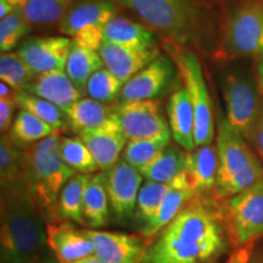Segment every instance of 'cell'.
<instances>
[{
  "mask_svg": "<svg viewBox=\"0 0 263 263\" xmlns=\"http://www.w3.org/2000/svg\"><path fill=\"white\" fill-rule=\"evenodd\" d=\"M229 241L218 201L195 196L147 246L143 263H217Z\"/></svg>",
  "mask_w": 263,
  "mask_h": 263,
  "instance_id": "cell-1",
  "label": "cell"
},
{
  "mask_svg": "<svg viewBox=\"0 0 263 263\" xmlns=\"http://www.w3.org/2000/svg\"><path fill=\"white\" fill-rule=\"evenodd\" d=\"M48 248L47 222L25 183L2 186L0 263H34Z\"/></svg>",
  "mask_w": 263,
  "mask_h": 263,
  "instance_id": "cell-2",
  "label": "cell"
},
{
  "mask_svg": "<svg viewBox=\"0 0 263 263\" xmlns=\"http://www.w3.org/2000/svg\"><path fill=\"white\" fill-rule=\"evenodd\" d=\"M60 132L22 150V174L26 189L45 222L61 221L59 196L76 172L65 162L60 151Z\"/></svg>",
  "mask_w": 263,
  "mask_h": 263,
  "instance_id": "cell-3",
  "label": "cell"
},
{
  "mask_svg": "<svg viewBox=\"0 0 263 263\" xmlns=\"http://www.w3.org/2000/svg\"><path fill=\"white\" fill-rule=\"evenodd\" d=\"M216 146L219 168L213 197L217 201L244 192L263 179V162L227 118L219 121Z\"/></svg>",
  "mask_w": 263,
  "mask_h": 263,
  "instance_id": "cell-4",
  "label": "cell"
},
{
  "mask_svg": "<svg viewBox=\"0 0 263 263\" xmlns=\"http://www.w3.org/2000/svg\"><path fill=\"white\" fill-rule=\"evenodd\" d=\"M134 11L147 25L184 41L200 25L201 11L192 0H115Z\"/></svg>",
  "mask_w": 263,
  "mask_h": 263,
  "instance_id": "cell-5",
  "label": "cell"
},
{
  "mask_svg": "<svg viewBox=\"0 0 263 263\" xmlns=\"http://www.w3.org/2000/svg\"><path fill=\"white\" fill-rule=\"evenodd\" d=\"M168 51L178 67L193 104L195 117V145L202 146L212 144L215 138L212 101L207 90L199 59L193 51L185 49L168 47Z\"/></svg>",
  "mask_w": 263,
  "mask_h": 263,
  "instance_id": "cell-6",
  "label": "cell"
},
{
  "mask_svg": "<svg viewBox=\"0 0 263 263\" xmlns=\"http://www.w3.org/2000/svg\"><path fill=\"white\" fill-rule=\"evenodd\" d=\"M221 201L219 209L233 245L239 248L263 236V179Z\"/></svg>",
  "mask_w": 263,
  "mask_h": 263,
  "instance_id": "cell-7",
  "label": "cell"
},
{
  "mask_svg": "<svg viewBox=\"0 0 263 263\" xmlns=\"http://www.w3.org/2000/svg\"><path fill=\"white\" fill-rule=\"evenodd\" d=\"M221 87L227 121L249 140L262 107L257 81L246 72L229 71L222 77Z\"/></svg>",
  "mask_w": 263,
  "mask_h": 263,
  "instance_id": "cell-8",
  "label": "cell"
},
{
  "mask_svg": "<svg viewBox=\"0 0 263 263\" xmlns=\"http://www.w3.org/2000/svg\"><path fill=\"white\" fill-rule=\"evenodd\" d=\"M226 44L242 57L263 55V6L249 3L229 16L226 26Z\"/></svg>",
  "mask_w": 263,
  "mask_h": 263,
  "instance_id": "cell-9",
  "label": "cell"
},
{
  "mask_svg": "<svg viewBox=\"0 0 263 263\" xmlns=\"http://www.w3.org/2000/svg\"><path fill=\"white\" fill-rule=\"evenodd\" d=\"M103 174L114 216L121 222L132 219L136 213L143 174L123 159H120L111 168L103 171Z\"/></svg>",
  "mask_w": 263,
  "mask_h": 263,
  "instance_id": "cell-10",
  "label": "cell"
},
{
  "mask_svg": "<svg viewBox=\"0 0 263 263\" xmlns=\"http://www.w3.org/2000/svg\"><path fill=\"white\" fill-rule=\"evenodd\" d=\"M114 110L121 132L128 141L153 138L170 129L156 99L120 103Z\"/></svg>",
  "mask_w": 263,
  "mask_h": 263,
  "instance_id": "cell-11",
  "label": "cell"
},
{
  "mask_svg": "<svg viewBox=\"0 0 263 263\" xmlns=\"http://www.w3.org/2000/svg\"><path fill=\"white\" fill-rule=\"evenodd\" d=\"M176 64L167 57H159L124 83L120 103L153 100L168 89L176 74Z\"/></svg>",
  "mask_w": 263,
  "mask_h": 263,
  "instance_id": "cell-12",
  "label": "cell"
},
{
  "mask_svg": "<svg viewBox=\"0 0 263 263\" xmlns=\"http://www.w3.org/2000/svg\"><path fill=\"white\" fill-rule=\"evenodd\" d=\"M93 241L94 255L105 263H143L147 244L141 236L124 233L85 229Z\"/></svg>",
  "mask_w": 263,
  "mask_h": 263,
  "instance_id": "cell-13",
  "label": "cell"
},
{
  "mask_svg": "<svg viewBox=\"0 0 263 263\" xmlns=\"http://www.w3.org/2000/svg\"><path fill=\"white\" fill-rule=\"evenodd\" d=\"M72 39L64 37L32 38L22 43L18 55L35 74L65 70Z\"/></svg>",
  "mask_w": 263,
  "mask_h": 263,
  "instance_id": "cell-14",
  "label": "cell"
},
{
  "mask_svg": "<svg viewBox=\"0 0 263 263\" xmlns=\"http://www.w3.org/2000/svg\"><path fill=\"white\" fill-rule=\"evenodd\" d=\"M48 246L61 263H71L94 255L93 241L85 229H80L68 221L47 224Z\"/></svg>",
  "mask_w": 263,
  "mask_h": 263,
  "instance_id": "cell-15",
  "label": "cell"
},
{
  "mask_svg": "<svg viewBox=\"0 0 263 263\" xmlns=\"http://www.w3.org/2000/svg\"><path fill=\"white\" fill-rule=\"evenodd\" d=\"M118 14L115 0H81L71 5L59 22L61 33L73 38L82 29L91 26H105Z\"/></svg>",
  "mask_w": 263,
  "mask_h": 263,
  "instance_id": "cell-16",
  "label": "cell"
},
{
  "mask_svg": "<svg viewBox=\"0 0 263 263\" xmlns=\"http://www.w3.org/2000/svg\"><path fill=\"white\" fill-rule=\"evenodd\" d=\"M99 54L105 67L120 78L123 83L159 58V50L156 48H127L108 43H104L101 45Z\"/></svg>",
  "mask_w": 263,
  "mask_h": 263,
  "instance_id": "cell-17",
  "label": "cell"
},
{
  "mask_svg": "<svg viewBox=\"0 0 263 263\" xmlns=\"http://www.w3.org/2000/svg\"><path fill=\"white\" fill-rule=\"evenodd\" d=\"M218 150L213 144L196 146L194 150L188 151L185 173L195 196L213 197L218 178Z\"/></svg>",
  "mask_w": 263,
  "mask_h": 263,
  "instance_id": "cell-18",
  "label": "cell"
},
{
  "mask_svg": "<svg viewBox=\"0 0 263 263\" xmlns=\"http://www.w3.org/2000/svg\"><path fill=\"white\" fill-rule=\"evenodd\" d=\"M193 197H195V194H194L188 176L185 172L179 174L177 178L168 183V190L163 197L159 211L149 224L141 228V236L146 241L155 238L164 227L170 224L178 216V213L188 205Z\"/></svg>",
  "mask_w": 263,
  "mask_h": 263,
  "instance_id": "cell-19",
  "label": "cell"
},
{
  "mask_svg": "<svg viewBox=\"0 0 263 263\" xmlns=\"http://www.w3.org/2000/svg\"><path fill=\"white\" fill-rule=\"evenodd\" d=\"M22 90L50 101L64 112L82 99V91L73 84L65 70L39 74Z\"/></svg>",
  "mask_w": 263,
  "mask_h": 263,
  "instance_id": "cell-20",
  "label": "cell"
},
{
  "mask_svg": "<svg viewBox=\"0 0 263 263\" xmlns=\"http://www.w3.org/2000/svg\"><path fill=\"white\" fill-rule=\"evenodd\" d=\"M93 155L99 171H106L120 161L128 140L120 128H100L77 134Z\"/></svg>",
  "mask_w": 263,
  "mask_h": 263,
  "instance_id": "cell-21",
  "label": "cell"
},
{
  "mask_svg": "<svg viewBox=\"0 0 263 263\" xmlns=\"http://www.w3.org/2000/svg\"><path fill=\"white\" fill-rule=\"evenodd\" d=\"M167 112L171 133L177 145L185 151L195 149V117L186 88H180L172 94Z\"/></svg>",
  "mask_w": 263,
  "mask_h": 263,
  "instance_id": "cell-22",
  "label": "cell"
},
{
  "mask_svg": "<svg viewBox=\"0 0 263 263\" xmlns=\"http://www.w3.org/2000/svg\"><path fill=\"white\" fill-rule=\"evenodd\" d=\"M65 114L72 130L77 134L100 128H120L114 107H108L91 98L80 99Z\"/></svg>",
  "mask_w": 263,
  "mask_h": 263,
  "instance_id": "cell-23",
  "label": "cell"
},
{
  "mask_svg": "<svg viewBox=\"0 0 263 263\" xmlns=\"http://www.w3.org/2000/svg\"><path fill=\"white\" fill-rule=\"evenodd\" d=\"M104 43L127 48H155V34L136 22L126 17H116L108 21L104 27Z\"/></svg>",
  "mask_w": 263,
  "mask_h": 263,
  "instance_id": "cell-24",
  "label": "cell"
},
{
  "mask_svg": "<svg viewBox=\"0 0 263 263\" xmlns=\"http://www.w3.org/2000/svg\"><path fill=\"white\" fill-rule=\"evenodd\" d=\"M84 226L90 229L103 228L110 219V201L103 172L90 174L83 200Z\"/></svg>",
  "mask_w": 263,
  "mask_h": 263,
  "instance_id": "cell-25",
  "label": "cell"
},
{
  "mask_svg": "<svg viewBox=\"0 0 263 263\" xmlns=\"http://www.w3.org/2000/svg\"><path fill=\"white\" fill-rule=\"evenodd\" d=\"M188 151L179 145H167L153 162L140 168V173L146 180L170 183L186 171Z\"/></svg>",
  "mask_w": 263,
  "mask_h": 263,
  "instance_id": "cell-26",
  "label": "cell"
},
{
  "mask_svg": "<svg viewBox=\"0 0 263 263\" xmlns=\"http://www.w3.org/2000/svg\"><path fill=\"white\" fill-rule=\"evenodd\" d=\"M103 67L105 66L99 51L81 47L72 41V47L67 61H66L65 71L82 93L85 91L91 74Z\"/></svg>",
  "mask_w": 263,
  "mask_h": 263,
  "instance_id": "cell-27",
  "label": "cell"
},
{
  "mask_svg": "<svg viewBox=\"0 0 263 263\" xmlns=\"http://www.w3.org/2000/svg\"><path fill=\"white\" fill-rule=\"evenodd\" d=\"M90 174L76 173L62 188L58 201V212L61 221L84 226L83 200Z\"/></svg>",
  "mask_w": 263,
  "mask_h": 263,
  "instance_id": "cell-28",
  "label": "cell"
},
{
  "mask_svg": "<svg viewBox=\"0 0 263 263\" xmlns=\"http://www.w3.org/2000/svg\"><path fill=\"white\" fill-rule=\"evenodd\" d=\"M55 132L58 130L49 126L47 122L21 108L16 115L14 123L8 132V136L16 145L25 149L32 144L45 139Z\"/></svg>",
  "mask_w": 263,
  "mask_h": 263,
  "instance_id": "cell-29",
  "label": "cell"
},
{
  "mask_svg": "<svg viewBox=\"0 0 263 263\" xmlns=\"http://www.w3.org/2000/svg\"><path fill=\"white\" fill-rule=\"evenodd\" d=\"M171 137L172 133L168 129L153 138L129 140L122 153V159L138 170L143 168L153 162L164 147L170 145Z\"/></svg>",
  "mask_w": 263,
  "mask_h": 263,
  "instance_id": "cell-30",
  "label": "cell"
},
{
  "mask_svg": "<svg viewBox=\"0 0 263 263\" xmlns=\"http://www.w3.org/2000/svg\"><path fill=\"white\" fill-rule=\"evenodd\" d=\"M15 99L18 107L41 118L55 130L60 132L66 128V126H70L67 116L64 111L45 99H42L25 90H18L16 93Z\"/></svg>",
  "mask_w": 263,
  "mask_h": 263,
  "instance_id": "cell-31",
  "label": "cell"
},
{
  "mask_svg": "<svg viewBox=\"0 0 263 263\" xmlns=\"http://www.w3.org/2000/svg\"><path fill=\"white\" fill-rule=\"evenodd\" d=\"M22 147L10 139L8 133L0 138V185L9 186L24 183Z\"/></svg>",
  "mask_w": 263,
  "mask_h": 263,
  "instance_id": "cell-32",
  "label": "cell"
},
{
  "mask_svg": "<svg viewBox=\"0 0 263 263\" xmlns=\"http://www.w3.org/2000/svg\"><path fill=\"white\" fill-rule=\"evenodd\" d=\"M168 190V183H159L153 180H146L141 185L138 194L136 213L134 217L143 227L153 221V218L159 211L163 197ZM141 227V228H143Z\"/></svg>",
  "mask_w": 263,
  "mask_h": 263,
  "instance_id": "cell-33",
  "label": "cell"
},
{
  "mask_svg": "<svg viewBox=\"0 0 263 263\" xmlns=\"http://www.w3.org/2000/svg\"><path fill=\"white\" fill-rule=\"evenodd\" d=\"M60 151L62 159L76 173L93 174L99 171L93 155L80 137L61 138Z\"/></svg>",
  "mask_w": 263,
  "mask_h": 263,
  "instance_id": "cell-34",
  "label": "cell"
},
{
  "mask_svg": "<svg viewBox=\"0 0 263 263\" xmlns=\"http://www.w3.org/2000/svg\"><path fill=\"white\" fill-rule=\"evenodd\" d=\"M72 0H27L22 11L31 25H50L60 22Z\"/></svg>",
  "mask_w": 263,
  "mask_h": 263,
  "instance_id": "cell-35",
  "label": "cell"
},
{
  "mask_svg": "<svg viewBox=\"0 0 263 263\" xmlns=\"http://www.w3.org/2000/svg\"><path fill=\"white\" fill-rule=\"evenodd\" d=\"M37 74L22 60L18 52H3L0 58V80L18 91L22 90Z\"/></svg>",
  "mask_w": 263,
  "mask_h": 263,
  "instance_id": "cell-36",
  "label": "cell"
},
{
  "mask_svg": "<svg viewBox=\"0 0 263 263\" xmlns=\"http://www.w3.org/2000/svg\"><path fill=\"white\" fill-rule=\"evenodd\" d=\"M123 85L124 83L120 78H117L106 67H103L91 74L87 83L85 93L94 100L107 104L120 97Z\"/></svg>",
  "mask_w": 263,
  "mask_h": 263,
  "instance_id": "cell-37",
  "label": "cell"
},
{
  "mask_svg": "<svg viewBox=\"0 0 263 263\" xmlns=\"http://www.w3.org/2000/svg\"><path fill=\"white\" fill-rule=\"evenodd\" d=\"M31 31V24L22 11V9L2 18L0 21V50L9 52L17 47V44L27 33Z\"/></svg>",
  "mask_w": 263,
  "mask_h": 263,
  "instance_id": "cell-38",
  "label": "cell"
},
{
  "mask_svg": "<svg viewBox=\"0 0 263 263\" xmlns=\"http://www.w3.org/2000/svg\"><path fill=\"white\" fill-rule=\"evenodd\" d=\"M104 27L105 26H91L82 29L72 41L81 47L99 51V49L104 44Z\"/></svg>",
  "mask_w": 263,
  "mask_h": 263,
  "instance_id": "cell-39",
  "label": "cell"
},
{
  "mask_svg": "<svg viewBox=\"0 0 263 263\" xmlns=\"http://www.w3.org/2000/svg\"><path fill=\"white\" fill-rule=\"evenodd\" d=\"M15 97L0 98V130H2V134L8 133L14 123V112L17 106Z\"/></svg>",
  "mask_w": 263,
  "mask_h": 263,
  "instance_id": "cell-40",
  "label": "cell"
},
{
  "mask_svg": "<svg viewBox=\"0 0 263 263\" xmlns=\"http://www.w3.org/2000/svg\"><path fill=\"white\" fill-rule=\"evenodd\" d=\"M249 140L251 141L252 145L255 146L256 153H257L259 159H261L263 162V105L261 107V111H259L257 121H256L254 130H252L251 137H250Z\"/></svg>",
  "mask_w": 263,
  "mask_h": 263,
  "instance_id": "cell-41",
  "label": "cell"
},
{
  "mask_svg": "<svg viewBox=\"0 0 263 263\" xmlns=\"http://www.w3.org/2000/svg\"><path fill=\"white\" fill-rule=\"evenodd\" d=\"M254 250H255L254 242L244 245V246H239V248H236L235 251L230 255V257L226 263H248L250 257L252 256Z\"/></svg>",
  "mask_w": 263,
  "mask_h": 263,
  "instance_id": "cell-42",
  "label": "cell"
},
{
  "mask_svg": "<svg viewBox=\"0 0 263 263\" xmlns=\"http://www.w3.org/2000/svg\"><path fill=\"white\" fill-rule=\"evenodd\" d=\"M26 2L27 0H0V18L6 17L15 10L22 9Z\"/></svg>",
  "mask_w": 263,
  "mask_h": 263,
  "instance_id": "cell-43",
  "label": "cell"
},
{
  "mask_svg": "<svg viewBox=\"0 0 263 263\" xmlns=\"http://www.w3.org/2000/svg\"><path fill=\"white\" fill-rule=\"evenodd\" d=\"M257 72H258V78H257L258 88H259V91H261V95H263V55L259 58Z\"/></svg>",
  "mask_w": 263,
  "mask_h": 263,
  "instance_id": "cell-44",
  "label": "cell"
},
{
  "mask_svg": "<svg viewBox=\"0 0 263 263\" xmlns=\"http://www.w3.org/2000/svg\"><path fill=\"white\" fill-rule=\"evenodd\" d=\"M71 263H105V262L101 261V259H99L95 255H90V256H87V257L77 259V261L71 262Z\"/></svg>",
  "mask_w": 263,
  "mask_h": 263,
  "instance_id": "cell-45",
  "label": "cell"
},
{
  "mask_svg": "<svg viewBox=\"0 0 263 263\" xmlns=\"http://www.w3.org/2000/svg\"><path fill=\"white\" fill-rule=\"evenodd\" d=\"M34 263H61L59 259L55 257V256H49L45 254L44 256H42L41 258L37 259Z\"/></svg>",
  "mask_w": 263,
  "mask_h": 263,
  "instance_id": "cell-46",
  "label": "cell"
},
{
  "mask_svg": "<svg viewBox=\"0 0 263 263\" xmlns=\"http://www.w3.org/2000/svg\"><path fill=\"white\" fill-rule=\"evenodd\" d=\"M248 263H263V252L262 251H255L252 252V256L250 257Z\"/></svg>",
  "mask_w": 263,
  "mask_h": 263,
  "instance_id": "cell-47",
  "label": "cell"
}]
</instances>
